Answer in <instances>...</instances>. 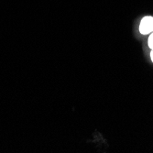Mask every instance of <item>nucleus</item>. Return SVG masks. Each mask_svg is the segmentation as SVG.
<instances>
[{
	"label": "nucleus",
	"mask_w": 153,
	"mask_h": 153,
	"mask_svg": "<svg viewBox=\"0 0 153 153\" xmlns=\"http://www.w3.org/2000/svg\"><path fill=\"white\" fill-rule=\"evenodd\" d=\"M140 31L143 35L150 34L153 32V18L152 17H145L141 19L140 25Z\"/></svg>",
	"instance_id": "obj_1"
},
{
	"label": "nucleus",
	"mask_w": 153,
	"mask_h": 153,
	"mask_svg": "<svg viewBox=\"0 0 153 153\" xmlns=\"http://www.w3.org/2000/svg\"><path fill=\"white\" fill-rule=\"evenodd\" d=\"M150 58H151V61L153 62V49L151 50V52H150Z\"/></svg>",
	"instance_id": "obj_3"
},
{
	"label": "nucleus",
	"mask_w": 153,
	"mask_h": 153,
	"mask_svg": "<svg viewBox=\"0 0 153 153\" xmlns=\"http://www.w3.org/2000/svg\"><path fill=\"white\" fill-rule=\"evenodd\" d=\"M148 43H149V48L152 50V49H153V32H151V34H150V36H149V38Z\"/></svg>",
	"instance_id": "obj_2"
}]
</instances>
